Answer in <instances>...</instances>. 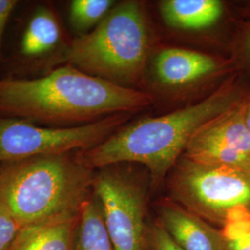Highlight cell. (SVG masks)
<instances>
[{"instance_id":"13","label":"cell","mask_w":250,"mask_h":250,"mask_svg":"<svg viewBox=\"0 0 250 250\" xmlns=\"http://www.w3.org/2000/svg\"><path fill=\"white\" fill-rule=\"evenodd\" d=\"M79 215L24 226L10 250H73Z\"/></svg>"},{"instance_id":"9","label":"cell","mask_w":250,"mask_h":250,"mask_svg":"<svg viewBox=\"0 0 250 250\" xmlns=\"http://www.w3.org/2000/svg\"><path fill=\"white\" fill-rule=\"evenodd\" d=\"M231 64L209 54L170 46L155 55L152 72L162 89H188L223 74Z\"/></svg>"},{"instance_id":"4","label":"cell","mask_w":250,"mask_h":250,"mask_svg":"<svg viewBox=\"0 0 250 250\" xmlns=\"http://www.w3.org/2000/svg\"><path fill=\"white\" fill-rule=\"evenodd\" d=\"M151 48V32L142 3L126 0L115 4L88 34L78 36L45 63L61 65L130 87L142 79Z\"/></svg>"},{"instance_id":"23","label":"cell","mask_w":250,"mask_h":250,"mask_svg":"<svg viewBox=\"0 0 250 250\" xmlns=\"http://www.w3.org/2000/svg\"><path fill=\"white\" fill-rule=\"evenodd\" d=\"M1 171H2V165H0V176H1Z\"/></svg>"},{"instance_id":"10","label":"cell","mask_w":250,"mask_h":250,"mask_svg":"<svg viewBox=\"0 0 250 250\" xmlns=\"http://www.w3.org/2000/svg\"><path fill=\"white\" fill-rule=\"evenodd\" d=\"M160 224L184 250H226L222 232L172 202L160 206Z\"/></svg>"},{"instance_id":"3","label":"cell","mask_w":250,"mask_h":250,"mask_svg":"<svg viewBox=\"0 0 250 250\" xmlns=\"http://www.w3.org/2000/svg\"><path fill=\"white\" fill-rule=\"evenodd\" d=\"M94 173L77 152L3 164L0 206L22 227L77 216L93 193Z\"/></svg>"},{"instance_id":"8","label":"cell","mask_w":250,"mask_h":250,"mask_svg":"<svg viewBox=\"0 0 250 250\" xmlns=\"http://www.w3.org/2000/svg\"><path fill=\"white\" fill-rule=\"evenodd\" d=\"M183 157L201 164L250 172V135L241 102L204 125L188 144Z\"/></svg>"},{"instance_id":"2","label":"cell","mask_w":250,"mask_h":250,"mask_svg":"<svg viewBox=\"0 0 250 250\" xmlns=\"http://www.w3.org/2000/svg\"><path fill=\"white\" fill-rule=\"evenodd\" d=\"M244 97L237 85L226 83L196 104L123 125L105 141L77 152V156L91 170L134 162L146 166L156 180L162 178L178 162L194 135L237 106Z\"/></svg>"},{"instance_id":"12","label":"cell","mask_w":250,"mask_h":250,"mask_svg":"<svg viewBox=\"0 0 250 250\" xmlns=\"http://www.w3.org/2000/svg\"><path fill=\"white\" fill-rule=\"evenodd\" d=\"M164 22L183 31H201L217 24L224 14L220 0H164L160 4Z\"/></svg>"},{"instance_id":"16","label":"cell","mask_w":250,"mask_h":250,"mask_svg":"<svg viewBox=\"0 0 250 250\" xmlns=\"http://www.w3.org/2000/svg\"><path fill=\"white\" fill-rule=\"evenodd\" d=\"M21 228L18 220L0 206V250H10Z\"/></svg>"},{"instance_id":"7","label":"cell","mask_w":250,"mask_h":250,"mask_svg":"<svg viewBox=\"0 0 250 250\" xmlns=\"http://www.w3.org/2000/svg\"><path fill=\"white\" fill-rule=\"evenodd\" d=\"M94 173L93 194L99 199L115 250H147L146 196L142 186L117 165Z\"/></svg>"},{"instance_id":"19","label":"cell","mask_w":250,"mask_h":250,"mask_svg":"<svg viewBox=\"0 0 250 250\" xmlns=\"http://www.w3.org/2000/svg\"><path fill=\"white\" fill-rule=\"evenodd\" d=\"M221 232L226 243L240 240L250 233V219L226 222Z\"/></svg>"},{"instance_id":"1","label":"cell","mask_w":250,"mask_h":250,"mask_svg":"<svg viewBox=\"0 0 250 250\" xmlns=\"http://www.w3.org/2000/svg\"><path fill=\"white\" fill-rule=\"evenodd\" d=\"M151 97L65 64L34 78H0V116L55 128L89 125L141 109Z\"/></svg>"},{"instance_id":"17","label":"cell","mask_w":250,"mask_h":250,"mask_svg":"<svg viewBox=\"0 0 250 250\" xmlns=\"http://www.w3.org/2000/svg\"><path fill=\"white\" fill-rule=\"evenodd\" d=\"M234 63L244 69H250V21L235 42Z\"/></svg>"},{"instance_id":"15","label":"cell","mask_w":250,"mask_h":250,"mask_svg":"<svg viewBox=\"0 0 250 250\" xmlns=\"http://www.w3.org/2000/svg\"><path fill=\"white\" fill-rule=\"evenodd\" d=\"M115 5L111 0H72L69 22L79 36L88 34L104 20Z\"/></svg>"},{"instance_id":"14","label":"cell","mask_w":250,"mask_h":250,"mask_svg":"<svg viewBox=\"0 0 250 250\" xmlns=\"http://www.w3.org/2000/svg\"><path fill=\"white\" fill-rule=\"evenodd\" d=\"M73 250H115L99 199L92 193L82 206Z\"/></svg>"},{"instance_id":"5","label":"cell","mask_w":250,"mask_h":250,"mask_svg":"<svg viewBox=\"0 0 250 250\" xmlns=\"http://www.w3.org/2000/svg\"><path fill=\"white\" fill-rule=\"evenodd\" d=\"M129 115L116 114L93 124L69 128L46 127L0 116V165L88 150L125 125Z\"/></svg>"},{"instance_id":"18","label":"cell","mask_w":250,"mask_h":250,"mask_svg":"<svg viewBox=\"0 0 250 250\" xmlns=\"http://www.w3.org/2000/svg\"><path fill=\"white\" fill-rule=\"evenodd\" d=\"M150 242L152 250H184L160 223L152 227Z\"/></svg>"},{"instance_id":"20","label":"cell","mask_w":250,"mask_h":250,"mask_svg":"<svg viewBox=\"0 0 250 250\" xmlns=\"http://www.w3.org/2000/svg\"><path fill=\"white\" fill-rule=\"evenodd\" d=\"M17 5L18 1L16 0H0V59L5 31L9 18Z\"/></svg>"},{"instance_id":"6","label":"cell","mask_w":250,"mask_h":250,"mask_svg":"<svg viewBox=\"0 0 250 250\" xmlns=\"http://www.w3.org/2000/svg\"><path fill=\"white\" fill-rule=\"evenodd\" d=\"M170 180L172 197L189 211L224 224L236 206L250 209V172L226 166L201 164L182 157Z\"/></svg>"},{"instance_id":"22","label":"cell","mask_w":250,"mask_h":250,"mask_svg":"<svg viewBox=\"0 0 250 250\" xmlns=\"http://www.w3.org/2000/svg\"><path fill=\"white\" fill-rule=\"evenodd\" d=\"M242 112L245 120V124L250 135V95L244 97L241 101Z\"/></svg>"},{"instance_id":"11","label":"cell","mask_w":250,"mask_h":250,"mask_svg":"<svg viewBox=\"0 0 250 250\" xmlns=\"http://www.w3.org/2000/svg\"><path fill=\"white\" fill-rule=\"evenodd\" d=\"M68 44L56 12L39 6L27 22L19 45V55L27 62L46 63L58 56Z\"/></svg>"},{"instance_id":"21","label":"cell","mask_w":250,"mask_h":250,"mask_svg":"<svg viewBox=\"0 0 250 250\" xmlns=\"http://www.w3.org/2000/svg\"><path fill=\"white\" fill-rule=\"evenodd\" d=\"M226 250H250V233L240 240L226 243Z\"/></svg>"}]
</instances>
